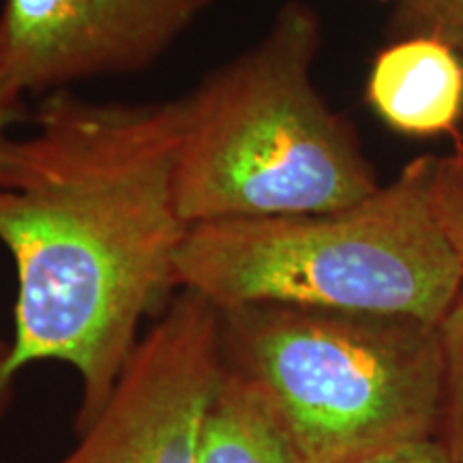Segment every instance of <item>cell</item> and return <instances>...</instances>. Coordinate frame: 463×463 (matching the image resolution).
<instances>
[{
    "label": "cell",
    "instance_id": "obj_2",
    "mask_svg": "<svg viewBox=\"0 0 463 463\" xmlns=\"http://www.w3.org/2000/svg\"><path fill=\"white\" fill-rule=\"evenodd\" d=\"M322 22L288 0L269 31L181 97L178 211L189 228L322 215L380 189L356 131L314 84Z\"/></svg>",
    "mask_w": 463,
    "mask_h": 463
},
{
    "label": "cell",
    "instance_id": "obj_12",
    "mask_svg": "<svg viewBox=\"0 0 463 463\" xmlns=\"http://www.w3.org/2000/svg\"><path fill=\"white\" fill-rule=\"evenodd\" d=\"M354 463H453L436 438L419 439V442L399 444V447L380 450L363 457Z\"/></svg>",
    "mask_w": 463,
    "mask_h": 463
},
{
    "label": "cell",
    "instance_id": "obj_5",
    "mask_svg": "<svg viewBox=\"0 0 463 463\" xmlns=\"http://www.w3.org/2000/svg\"><path fill=\"white\" fill-rule=\"evenodd\" d=\"M222 373V311L181 289L58 463H198L202 420Z\"/></svg>",
    "mask_w": 463,
    "mask_h": 463
},
{
    "label": "cell",
    "instance_id": "obj_4",
    "mask_svg": "<svg viewBox=\"0 0 463 463\" xmlns=\"http://www.w3.org/2000/svg\"><path fill=\"white\" fill-rule=\"evenodd\" d=\"M219 311L223 364L309 463H354L436 438L439 324L288 303Z\"/></svg>",
    "mask_w": 463,
    "mask_h": 463
},
{
    "label": "cell",
    "instance_id": "obj_11",
    "mask_svg": "<svg viewBox=\"0 0 463 463\" xmlns=\"http://www.w3.org/2000/svg\"><path fill=\"white\" fill-rule=\"evenodd\" d=\"M392 5L399 37H430L449 45L463 61V0H382Z\"/></svg>",
    "mask_w": 463,
    "mask_h": 463
},
{
    "label": "cell",
    "instance_id": "obj_10",
    "mask_svg": "<svg viewBox=\"0 0 463 463\" xmlns=\"http://www.w3.org/2000/svg\"><path fill=\"white\" fill-rule=\"evenodd\" d=\"M430 204L444 241L463 269V136L444 157H433Z\"/></svg>",
    "mask_w": 463,
    "mask_h": 463
},
{
    "label": "cell",
    "instance_id": "obj_13",
    "mask_svg": "<svg viewBox=\"0 0 463 463\" xmlns=\"http://www.w3.org/2000/svg\"><path fill=\"white\" fill-rule=\"evenodd\" d=\"M22 116V95L17 92L5 73L0 71V142L7 137V131ZM9 354V344L0 339V363Z\"/></svg>",
    "mask_w": 463,
    "mask_h": 463
},
{
    "label": "cell",
    "instance_id": "obj_9",
    "mask_svg": "<svg viewBox=\"0 0 463 463\" xmlns=\"http://www.w3.org/2000/svg\"><path fill=\"white\" fill-rule=\"evenodd\" d=\"M442 339V391L436 439L449 459L463 463V292L439 322Z\"/></svg>",
    "mask_w": 463,
    "mask_h": 463
},
{
    "label": "cell",
    "instance_id": "obj_6",
    "mask_svg": "<svg viewBox=\"0 0 463 463\" xmlns=\"http://www.w3.org/2000/svg\"><path fill=\"white\" fill-rule=\"evenodd\" d=\"M213 0H5L0 71L20 92L153 67Z\"/></svg>",
    "mask_w": 463,
    "mask_h": 463
},
{
    "label": "cell",
    "instance_id": "obj_3",
    "mask_svg": "<svg viewBox=\"0 0 463 463\" xmlns=\"http://www.w3.org/2000/svg\"><path fill=\"white\" fill-rule=\"evenodd\" d=\"M433 155L341 211L191 228L178 289L219 309L288 303L439 324L463 292V269L430 204Z\"/></svg>",
    "mask_w": 463,
    "mask_h": 463
},
{
    "label": "cell",
    "instance_id": "obj_7",
    "mask_svg": "<svg viewBox=\"0 0 463 463\" xmlns=\"http://www.w3.org/2000/svg\"><path fill=\"white\" fill-rule=\"evenodd\" d=\"M367 101L391 129L405 136H459L463 61L436 39H399L373 58Z\"/></svg>",
    "mask_w": 463,
    "mask_h": 463
},
{
    "label": "cell",
    "instance_id": "obj_1",
    "mask_svg": "<svg viewBox=\"0 0 463 463\" xmlns=\"http://www.w3.org/2000/svg\"><path fill=\"white\" fill-rule=\"evenodd\" d=\"M181 99L97 103L52 92L31 133L0 142V242L15 262V333L0 405L28 364L82 382L78 431L99 414L140 326L178 289Z\"/></svg>",
    "mask_w": 463,
    "mask_h": 463
},
{
    "label": "cell",
    "instance_id": "obj_8",
    "mask_svg": "<svg viewBox=\"0 0 463 463\" xmlns=\"http://www.w3.org/2000/svg\"><path fill=\"white\" fill-rule=\"evenodd\" d=\"M198 463H309L245 380L223 364L204 412Z\"/></svg>",
    "mask_w": 463,
    "mask_h": 463
}]
</instances>
